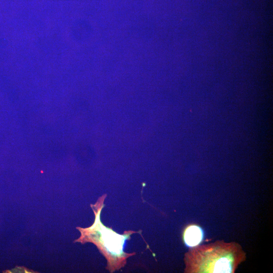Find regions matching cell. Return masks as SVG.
I'll list each match as a JSON object with an SVG mask.
<instances>
[{"instance_id":"obj_2","label":"cell","mask_w":273,"mask_h":273,"mask_svg":"<svg viewBox=\"0 0 273 273\" xmlns=\"http://www.w3.org/2000/svg\"><path fill=\"white\" fill-rule=\"evenodd\" d=\"M232 251L222 249V251L216 248H211L206 253L211 256V258L203 259L204 266L203 272H231L234 270L236 259L235 255L231 253Z\"/></svg>"},{"instance_id":"obj_3","label":"cell","mask_w":273,"mask_h":273,"mask_svg":"<svg viewBox=\"0 0 273 273\" xmlns=\"http://www.w3.org/2000/svg\"><path fill=\"white\" fill-rule=\"evenodd\" d=\"M203 236V232L201 228L197 225H191L186 229L184 239L187 246L193 247L202 242Z\"/></svg>"},{"instance_id":"obj_1","label":"cell","mask_w":273,"mask_h":273,"mask_svg":"<svg viewBox=\"0 0 273 273\" xmlns=\"http://www.w3.org/2000/svg\"><path fill=\"white\" fill-rule=\"evenodd\" d=\"M100 198L95 205H91L96 216L94 224L89 228H77L81 233L80 237L74 242L84 243L87 242L94 243L104 254L112 260H124L129 255L123 251L125 240L129 234L119 235L106 228L101 223L100 219L102 208Z\"/></svg>"}]
</instances>
